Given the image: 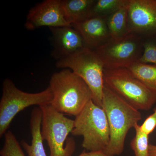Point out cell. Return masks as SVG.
<instances>
[{"instance_id":"6da1fadb","label":"cell","mask_w":156,"mask_h":156,"mask_svg":"<svg viewBox=\"0 0 156 156\" xmlns=\"http://www.w3.org/2000/svg\"><path fill=\"white\" fill-rule=\"evenodd\" d=\"M102 108L106 114L110 130V141L103 151L107 156L119 155L125 147L128 131L142 119L141 113L104 85Z\"/></svg>"},{"instance_id":"7a4b0ae2","label":"cell","mask_w":156,"mask_h":156,"mask_svg":"<svg viewBox=\"0 0 156 156\" xmlns=\"http://www.w3.org/2000/svg\"><path fill=\"white\" fill-rule=\"evenodd\" d=\"M49 87L53 96L50 105L64 115L76 116L92 100L89 87L69 69L54 73Z\"/></svg>"},{"instance_id":"3957f363","label":"cell","mask_w":156,"mask_h":156,"mask_svg":"<svg viewBox=\"0 0 156 156\" xmlns=\"http://www.w3.org/2000/svg\"><path fill=\"white\" fill-rule=\"evenodd\" d=\"M104 85L138 110L150 109L156 103V92L147 88L127 68L104 70Z\"/></svg>"},{"instance_id":"277c9868","label":"cell","mask_w":156,"mask_h":156,"mask_svg":"<svg viewBox=\"0 0 156 156\" xmlns=\"http://www.w3.org/2000/svg\"><path fill=\"white\" fill-rule=\"evenodd\" d=\"M71 134L82 136V146L89 151H103L110 141L108 121L103 108L92 100L75 117Z\"/></svg>"},{"instance_id":"5b68a950","label":"cell","mask_w":156,"mask_h":156,"mask_svg":"<svg viewBox=\"0 0 156 156\" xmlns=\"http://www.w3.org/2000/svg\"><path fill=\"white\" fill-rule=\"evenodd\" d=\"M56 66L58 68H69L80 77L91 90L93 102L102 108L105 66L95 51L85 48L71 56L57 60Z\"/></svg>"},{"instance_id":"8992f818","label":"cell","mask_w":156,"mask_h":156,"mask_svg":"<svg viewBox=\"0 0 156 156\" xmlns=\"http://www.w3.org/2000/svg\"><path fill=\"white\" fill-rule=\"evenodd\" d=\"M42 112L41 134L48 143L50 156H72L76 142L68 136L71 133L74 120L65 117L50 105L39 106Z\"/></svg>"},{"instance_id":"52a82bcc","label":"cell","mask_w":156,"mask_h":156,"mask_svg":"<svg viewBox=\"0 0 156 156\" xmlns=\"http://www.w3.org/2000/svg\"><path fill=\"white\" fill-rule=\"evenodd\" d=\"M53 98L49 87L42 92L28 93L17 88L10 79H6L3 82L0 101V137L5 135L18 113L32 105H50Z\"/></svg>"},{"instance_id":"ba28073f","label":"cell","mask_w":156,"mask_h":156,"mask_svg":"<svg viewBox=\"0 0 156 156\" xmlns=\"http://www.w3.org/2000/svg\"><path fill=\"white\" fill-rule=\"evenodd\" d=\"M105 69L128 68L139 61L143 53L142 37L131 33L122 38L111 39L94 50Z\"/></svg>"},{"instance_id":"9c48e42d","label":"cell","mask_w":156,"mask_h":156,"mask_svg":"<svg viewBox=\"0 0 156 156\" xmlns=\"http://www.w3.org/2000/svg\"><path fill=\"white\" fill-rule=\"evenodd\" d=\"M129 31L142 37L156 34V0H129Z\"/></svg>"},{"instance_id":"30bf717a","label":"cell","mask_w":156,"mask_h":156,"mask_svg":"<svg viewBox=\"0 0 156 156\" xmlns=\"http://www.w3.org/2000/svg\"><path fill=\"white\" fill-rule=\"evenodd\" d=\"M26 28L34 30L42 27H58L71 25L65 17L62 0H46L30 10Z\"/></svg>"},{"instance_id":"8fae6325","label":"cell","mask_w":156,"mask_h":156,"mask_svg":"<svg viewBox=\"0 0 156 156\" xmlns=\"http://www.w3.org/2000/svg\"><path fill=\"white\" fill-rule=\"evenodd\" d=\"M49 28L53 48L52 55L57 60L87 48L80 34L72 26Z\"/></svg>"},{"instance_id":"7c38bea8","label":"cell","mask_w":156,"mask_h":156,"mask_svg":"<svg viewBox=\"0 0 156 156\" xmlns=\"http://www.w3.org/2000/svg\"><path fill=\"white\" fill-rule=\"evenodd\" d=\"M72 26L79 31L86 48L90 50H96L111 39L105 18L89 17Z\"/></svg>"},{"instance_id":"4fadbf2b","label":"cell","mask_w":156,"mask_h":156,"mask_svg":"<svg viewBox=\"0 0 156 156\" xmlns=\"http://www.w3.org/2000/svg\"><path fill=\"white\" fill-rule=\"evenodd\" d=\"M42 112L40 107L35 108L31 114L30 129L32 135L31 144L30 145L24 140L21 146L27 156H47L44 147L41 134Z\"/></svg>"},{"instance_id":"5bb4252c","label":"cell","mask_w":156,"mask_h":156,"mask_svg":"<svg viewBox=\"0 0 156 156\" xmlns=\"http://www.w3.org/2000/svg\"><path fill=\"white\" fill-rule=\"evenodd\" d=\"M95 0H62L65 17L71 25L89 18Z\"/></svg>"},{"instance_id":"9a60e30c","label":"cell","mask_w":156,"mask_h":156,"mask_svg":"<svg viewBox=\"0 0 156 156\" xmlns=\"http://www.w3.org/2000/svg\"><path fill=\"white\" fill-rule=\"evenodd\" d=\"M128 4L105 18L112 39L122 38L131 33L128 24Z\"/></svg>"},{"instance_id":"2e32d148","label":"cell","mask_w":156,"mask_h":156,"mask_svg":"<svg viewBox=\"0 0 156 156\" xmlns=\"http://www.w3.org/2000/svg\"><path fill=\"white\" fill-rule=\"evenodd\" d=\"M127 68L147 88L156 92V64L138 61Z\"/></svg>"},{"instance_id":"e0dca14e","label":"cell","mask_w":156,"mask_h":156,"mask_svg":"<svg viewBox=\"0 0 156 156\" xmlns=\"http://www.w3.org/2000/svg\"><path fill=\"white\" fill-rule=\"evenodd\" d=\"M129 0H95L89 17L106 18L128 5Z\"/></svg>"},{"instance_id":"ac0fdd59","label":"cell","mask_w":156,"mask_h":156,"mask_svg":"<svg viewBox=\"0 0 156 156\" xmlns=\"http://www.w3.org/2000/svg\"><path fill=\"white\" fill-rule=\"evenodd\" d=\"M134 128L135 135L131 140L130 146L131 149L134 151L135 156H150L149 135L140 131L138 124H136Z\"/></svg>"},{"instance_id":"d6986e66","label":"cell","mask_w":156,"mask_h":156,"mask_svg":"<svg viewBox=\"0 0 156 156\" xmlns=\"http://www.w3.org/2000/svg\"><path fill=\"white\" fill-rule=\"evenodd\" d=\"M1 156H25L15 135L8 131L5 134L4 146L0 151Z\"/></svg>"},{"instance_id":"ffe728a7","label":"cell","mask_w":156,"mask_h":156,"mask_svg":"<svg viewBox=\"0 0 156 156\" xmlns=\"http://www.w3.org/2000/svg\"><path fill=\"white\" fill-rule=\"evenodd\" d=\"M142 38L143 53L138 62L156 64V34Z\"/></svg>"},{"instance_id":"44dd1931","label":"cell","mask_w":156,"mask_h":156,"mask_svg":"<svg viewBox=\"0 0 156 156\" xmlns=\"http://www.w3.org/2000/svg\"><path fill=\"white\" fill-rule=\"evenodd\" d=\"M156 127V108L154 109V112L149 116L140 126V131L144 134L149 135L153 132Z\"/></svg>"},{"instance_id":"7402d4cb","label":"cell","mask_w":156,"mask_h":156,"mask_svg":"<svg viewBox=\"0 0 156 156\" xmlns=\"http://www.w3.org/2000/svg\"><path fill=\"white\" fill-rule=\"evenodd\" d=\"M78 156H107L103 151H89V152H83Z\"/></svg>"},{"instance_id":"603a6c76","label":"cell","mask_w":156,"mask_h":156,"mask_svg":"<svg viewBox=\"0 0 156 156\" xmlns=\"http://www.w3.org/2000/svg\"><path fill=\"white\" fill-rule=\"evenodd\" d=\"M149 151L150 156H156V145L150 144Z\"/></svg>"}]
</instances>
